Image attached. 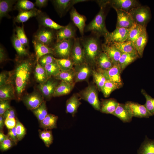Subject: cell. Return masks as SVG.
Segmentation results:
<instances>
[{"mask_svg":"<svg viewBox=\"0 0 154 154\" xmlns=\"http://www.w3.org/2000/svg\"><path fill=\"white\" fill-rule=\"evenodd\" d=\"M148 40V36L146 27H145L140 35L134 42V44L139 56L141 58Z\"/></svg>","mask_w":154,"mask_h":154,"instance_id":"cell-25","label":"cell"},{"mask_svg":"<svg viewBox=\"0 0 154 154\" xmlns=\"http://www.w3.org/2000/svg\"><path fill=\"white\" fill-rule=\"evenodd\" d=\"M10 100H0V115H3L5 112L11 107Z\"/></svg>","mask_w":154,"mask_h":154,"instance_id":"cell-53","label":"cell"},{"mask_svg":"<svg viewBox=\"0 0 154 154\" xmlns=\"http://www.w3.org/2000/svg\"><path fill=\"white\" fill-rule=\"evenodd\" d=\"M73 43L72 39L56 41L52 47L54 55L61 58H69L70 56Z\"/></svg>","mask_w":154,"mask_h":154,"instance_id":"cell-6","label":"cell"},{"mask_svg":"<svg viewBox=\"0 0 154 154\" xmlns=\"http://www.w3.org/2000/svg\"><path fill=\"white\" fill-rule=\"evenodd\" d=\"M128 12L134 23L143 27H146L151 18L150 9L147 6H138L132 9Z\"/></svg>","mask_w":154,"mask_h":154,"instance_id":"cell-4","label":"cell"},{"mask_svg":"<svg viewBox=\"0 0 154 154\" xmlns=\"http://www.w3.org/2000/svg\"><path fill=\"white\" fill-rule=\"evenodd\" d=\"M112 114L118 118L124 123L130 122L133 117L130 108L126 103H119Z\"/></svg>","mask_w":154,"mask_h":154,"instance_id":"cell-15","label":"cell"},{"mask_svg":"<svg viewBox=\"0 0 154 154\" xmlns=\"http://www.w3.org/2000/svg\"><path fill=\"white\" fill-rule=\"evenodd\" d=\"M70 15L71 20L78 27L80 34L83 35L85 27L86 17L79 13L74 7L72 8Z\"/></svg>","mask_w":154,"mask_h":154,"instance_id":"cell-19","label":"cell"},{"mask_svg":"<svg viewBox=\"0 0 154 154\" xmlns=\"http://www.w3.org/2000/svg\"><path fill=\"white\" fill-rule=\"evenodd\" d=\"M75 34V29L72 24L69 23L57 30L56 33V41L72 39Z\"/></svg>","mask_w":154,"mask_h":154,"instance_id":"cell-18","label":"cell"},{"mask_svg":"<svg viewBox=\"0 0 154 154\" xmlns=\"http://www.w3.org/2000/svg\"><path fill=\"white\" fill-rule=\"evenodd\" d=\"M84 0H55L52 1L58 12L62 15L67 12L72 6L77 3L86 1Z\"/></svg>","mask_w":154,"mask_h":154,"instance_id":"cell-20","label":"cell"},{"mask_svg":"<svg viewBox=\"0 0 154 154\" xmlns=\"http://www.w3.org/2000/svg\"><path fill=\"white\" fill-rule=\"evenodd\" d=\"M48 1L47 0H36L35 4L37 7L40 8L45 6Z\"/></svg>","mask_w":154,"mask_h":154,"instance_id":"cell-58","label":"cell"},{"mask_svg":"<svg viewBox=\"0 0 154 154\" xmlns=\"http://www.w3.org/2000/svg\"><path fill=\"white\" fill-rule=\"evenodd\" d=\"M7 135H5L3 131H0V143L3 142L6 137Z\"/></svg>","mask_w":154,"mask_h":154,"instance_id":"cell-60","label":"cell"},{"mask_svg":"<svg viewBox=\"0 0 154 154\" xmlns=\"http://www.w3.org/2000/svg\"><path fill=\"white\" fill-rule=\"evenodd\" d=\"M37 17L40 27L58 30L62 28L63 26L56 23L46 15L42 12Z\"/></svg>","mask_w":154,"mask_h":154,"instance_id":"cell-21","label":"cell"},{"mask_svg":"<svg viewBox=\"0 0 154 154\" xmlns=\"http://www.w3.org/2000/svg\"><path fill=\"white\" fill-rule=\"evenodd\" d=\"M56 60L61 70L66 71L73 69L74 64L71 59L56 58Z\"/></svg>","mask_w":154,"mask_h":154,"instance_id":"cell-46","label":"cell"},{"mask_svg":"<svg viewBox=\"0 0 154 154\" xmlns=\"http://www.w3.org/2000/svg\"><path fill=\"white\" fill-rule=\"evenodd\" d=\"M17 0H1L0 1V18L4 17H9V13L12 10L13 5Z\"/></svg>","mask_w":154,"mask_h":154,"instance_id":"cell-37","label":"cell"},{"mask_svg":"<svg viewBox=\"0 0 154 154\" xmlns=\"http://www.w3.org/2000/svg\"><path fill=\"white\" fill-rule=\"evenodd\" d=\"M144 27L134 23L130 29L127 41H131L134 43Z\"/></svg>","mask_w":154,"mask_h":154,"instance_id":"cell-39","label":"cell"},{"mask_svg":"<svg viewBox=\"0 0 154 154\" xmlns=\"http://www.w3.org/2000/svg\"><path fill=\"white\" fill-rule=\"evenodd\" d=\"M53 29L40 27L34 35V40L49 47L53 44L55 38Z\"/></svg>","mask_w":154,"mask_h":154,"instance_id":"cell-7","label":"cell"},{"mask_svg":"<svg viewBox=\"0 0 154 154\" xmlns=\"http://www.w3.org/2000/svg\"><path fill=\"white\" fill-rule=\"evenodd\" d=\"M80 97L88 102L95 110H100L101 102L95 87L92 86L87 87L82 92Z\"/></svg>","mask_w":154,"mask_h":154,"instance_id":"cell-8","label":"cell"},{"mask_svg":"<svg viewBox=\"0 0 154 154\" xmlns=\"http://www.w3.org/2000/svg\"><path fill=\"white\" fill-rule=\"evenodd\" d=\"M141 92L146 99V102L144 105L152 116L154 115V98L148 94L143 89L141 90Z\"/></svg>","mask_w":154,"mask_h":154,"instance_id":"cell-47","label":"cell"},{"mask_svg":"<svg viewBox=\"0 0 154 154\" xmlns=\"http://www.w3.org/2000/svg\"><path fill=\"white\" fill-rule=\"evenodd\" d=\"M11 40L13 46L19 56L23 57L29 55L28 50L18 38L15 33H13Z\"/></svg>","mask_w":154,"mask_h":154,"instance_id":"cell-35","label":"cell"},{"mask_svg":"<svg viewBox=\"0 0 154 154\" xmlns=\"http://www.w3.org/2000/svg\"><path fill=\"white\" fill-rule=\"evenodd\" d=\"M12 71H4L0 74V86L5 84L11 83Z\"/></svg>","mask_w":154,"mask_h":154,"instance_id":"cell-51","label":"cell"},{"mask_svg":"<svg viewBox=\"0 0 154 154\" xmlns=\"http://www.w3.org/2000/svg\"><path fill=\"white\" fill-rule=\"evenodd\" d=\"M33 43L35 50L37 62L40 57L44 55L51 54L54 55V51L52 47H49L34 40L33 41Z\"/></svg>","mask_w":154,"mask_h":154,"instance_id":"cell-23","label":"cell"},{"mask_svg":"<svg viewBox=\"0 0 154 154\" xmlns=\"http://www.w3.org/2000/svg\"><path fill=\"white\" fill-rule=\"evenodd\" d=\"M39 135L40 138L43 141L45 146L49 147L52 143L53 138L51 130L44 129L38 130Z\"/></svg>","mask_w":154,"mask_h":154,"instance_id":"cell-41","label":"cell"},{"mask_svg":"<svg viewBox=\"0 0 154 154\" xmlns=\"http://www.w3.org/2000/svg\"><path fill=\"white\" fill-rule=\"evenodd\" d=\"M75 73V70L73 69L66 71L61 70L59 74L54 77L57 80L74 84Z\"/></svg>","mask_w":154,"mask_h":154,"instance_id":"cell-38","label":"cell"},{"mask_svg":"<svg viewBox=\"0 0 154 154\" xmlns=\"http://www.w3.org/2000/svg\"><path fill=\"white\" fill-rule=\"evenodd\" d=\"M31 111L36 117L39 123L48 114L46 102L45 101H44L38 107Z\"/></svg>","mask_w":154,"mask_h":154,"instance_id":"cell-40","label":"cell"},{"mask_svg":"<svg viewBox=\"0 0 154 154\" xmlns=\"http://www.w3.org/2000/svg\"><path fill=\"white\" fill-rule=\"evenodd\" d=\"M22 99L27 108L31 110L38 107L45 101L42 94L37 91L26 94Z\"/></svg>","mask_w":154,"mask_h":154,"instance_id":"cell-10","label":"cell"},{"mask_svg":"<svg viewBox=\"0 0 154 154\" xmlns=\"http://www.w3.org/2000/svg\"><path fill=\"white\" fill-rule=\"evenodd\" d=\"M74 86V84L61 81L56 87L53 97H58L68 94L72 91Z\"/></svg>","mask_w":154,"mask_h":154,"instance_id":"cell-32","label":"cell"},{"mask_svg":"<svg viewBox=\"0 0 154 154\" xmlns=\"http://www.w3.org/2000/svg\"><path fill=\"white\" fill-rule=\"evenodd\" d=\"M96 63L99 69L102 70H108L114 65L107 54L103 52H101L97 57Z\"/></svg>","mask_w":154,"mask_h":154,"instance_id":"cell-34","label":"cell"},{"mask_svg":"<svg viewBox=\"0 0 154 154\" xmlns=\"http://www.w3.org/2000/svg\"><path fill=\"white\" fill-rule=\"evenodd\" d=\"M5 124V119L2 115H0V130L3 131Z\"/></svg>","mask_w":154,"mask_h":154,"instance_id":"cell-59","label":"cell"},{"mask_svg":"<svg viewBox=\"0 0 154 154\" xmlns=\"http://www.w3.org/2000/svg\"><path fill=\"white\" fill-rule=\"evenodd\" d=\"M120 88L117 84L110 80H106L101 90L105 97H109L111 93L115 90Z\"/></svg>","mask_w":154,"mask_h":154,"instance_id":"cell-43","label":"cell"},{"mask_svg":"<svg viewBox=\"0 0 154 154\" xmlns=\"http://www.w3.org/2000/svg\"><path fill=\"white\" fill-rule=\"evenodd\" d=\"M34 65L33 60L28 57L18 60L12 71L11 82L13 85L17 99L20 100L29 81Z\"/></svg>","mask_w":154,"mask_h":154,"instance_id":"cell-1","label":"cell"},{"mask_svg":"<svg viewBox=\"0 0 154 154\" xmlns=\"http://www.w3.org/2000/svg\"><path fill=\"white\" fill-rule=\"evenodd\" d=\"M49 78L57 75L60 72L61 69L56 62L46 65L44 67Z\"/></svg>","mask_w":154,"mask_h":154,"instance_id":"cell-44","label":"cell"},{"mask_svg":"<svg viewBox=\"0 0 154 154\" xmlns=\"http://www.w3.org/2000/svg\"><path fill=\"white\" fill-rule=\"evenodd\" d=\"M7 56L5 49L3 47L0 45V62L1 63L8 60Z\"/></svg>","mask_w":154,"mask_h":154,"instance_id":"cell-57","label":"cell"},{"mask_svg":"<svg viewBox=\"0 0 154 154\" xmlns=\"http://www.w3.org/2000/svg\"><path fill=\"white\" fill-rule=\"evenodd\" d=\"M56 62V58L51 54H47L40 57L38 62L43 67L46 65Z\"/></svg>","mask_w":154,"mask_h":154,"instance_id":"cell-50","label":"cell"},{"mask_svg":"<svg viewBox=\"0 0 154 154\" xmlns=\"http://www.w3.org/2000/svg\"><path fill=\"white\" fill-rule=\"evenodd\" d=\"M92 74L94 80L98 88L101 90L104 86L106 80L103 74L99 71L93 70Z\"/></svg>","mask_w":154,"mask_h":154,"instance_id":"cell-45","label":"cell"},{"mask_svg":"<svg viewBox=\"0 0 154 154\" xmlns=\"http://www.w3.org/2000/svg\"><path fill=\"white\" fill-rule=\"evenodd\" d=\"M74 81L75 82L82 81L86 79L89 76L91 69L88 64L85 62L80 65L75 66Z\"/></svg>","mask_w":154,"mask_h":154,"instance_id":"cell-22","label":"cell"},{"mask_svg":"<svg viewBox=\"0 0 154 154\" xmlns=\"http://www.w3.org/2000/svg\"><path fill=\"white\" fill-rule=\"evenodd\" d=\"M129 29L123 28L116 27L113 31L109 33L104 37L105 43L110 44L127 41Z\"/></svg>","mask_w":154,"mask_h":154,"instance_id":"cell-9","label":"cell"},{"mask_svg":"<svg viewBox=\"0 0 154 154\" xmlns=\"http://www.w3.org/2000/svg\"><path fill=\"white\" fill-rule=\"evenodd\" d=\"M100 7L104 8L109 4L114 9L122 10L129 12L132 9L141 5L135 0H111L98 1Z\"/></svg>","mask_w":154,"mask_h":154,"instance_id":"cell-5","label":"cell"},{"mask_svg":"<svg viewBox=\"0 0 154 154\" xmlns=\"http://www.w3.org/2000/svg\"><path fill=\"white\" fill-rule=\"evenodd\" d=\"M81 103L78 96L73 94L67 100L66 103V112L74 117Z\"/></svg>","mask_w":154,"mask_h":154,"instance_id":"cell-26","label":"cell"},{"mask_svg":"<svg viewBox=\"0 0 154 154\" xmlns=\"http://www.w3.org/2000/svg\"><path fill=\"white\" fill-rule=\"evenodd\" d=\"M35 78L39 84L44 83L49 78L44 68L37 62L34 71Z\"/></svg>","mask_w":154,"mask_h":154,"instance_id":"cell-36","label":"cell"},{"mask_svg":"<svg viewBox=\"0 0 154 154\" xmlns=\"http://www.w3.org/2000/svg\"><path fill=\"white\" fill-rule=\"evenodd\" d=\"M104 75L106 80L111 81L115 83L120 87L123 83L121 79L120 69L118 65H114L110 68L106 70L98 69Z\"/></svg>","mask_w":154,"mask_h":154,"instance_id":"cell-12","label":"cell"},{"mask_svg":"<svg viewBox=\"0 0 154 154\" xmlns=\"http://www.w3.org/2000/svg\"><path fill=\"white\" fill-rule=\"evenodd\" d=\"M7 135L15 145L17 144L18 141L15 127L13 128L9 129Z\"/></svg>","mask_w":154,"mask_h":154,"instance_id":"cell-54","label":"cell"},{"mask_svg":"<svg viewBox=\"0 0 154 154\" xmlns=\"http://www.w3.org/2000/svg\"><path fill=\"white\" fill-rule=\"evenodd\" d=\"M112 44L122 53L138 54L134 43L131 41H126L123 42H115Z\"/></svg>","mask_w":154,"mask_h":154,"instance_id":"cell-29","label":"cell"},{"mask_svg":"<svg viewBox=\"0 0 154 154\" xmlns=\"http://www.w3.org/2000/svg\"><path fill=\"white\" fill-rule=\"evenodd\" d=\"M57 116L49 114L40 123V127L44 129L51 130L57 128Z\"/></svg>","mask_w":154,"mask_h":154,"instance_id":"cell-30","label":"cell"},{"mask_svg":"<svg viewBox=\"0 0 154 154\" xmlns=\"http://www.w3.org/2000/svg\"><path fill=\"white\" fill-rule=\"evenodd\" d=\"M125 103L130 108L133 117L148 118L152 116L144 105L130 101L127 102Z\"/></svg>","mask_w":154,"mask_h":154,"instance_id":"cell-17","label":"cell"},{"mask_svg":"<svg viewBox=\"0 0 154 154\" xmlns=\"http://www.w3.org/2000/svg\"><path fill=\"white\" fill-rule=\"evenodd\" d=\"M15 34L18 38L25 46H28V40L25 35L23 26L22 27L16 26L15 29Z\"/></svg>","mask_w":154,"mask_h":154,"instance_id":"cell-48","label":"cell"},{"mask_svg":"<svg viewBox=\"0 0 154 154\" xmlns=\"http://www.w3.org/2000/svg\"><path fill=\"white\" fill-rule=\"evenodd\" d=\"M16 123V118H6L5 119V125L8 129L15 127Z\"/></svg>","mask_w":154,"mask_h":154,"instance_id":"cell-55","label":"cell"},{"mask_svg":"<svg viewBox=\"0 0 154 154\" xmlns=\"http://www.w3.org/2000/svg\"><path fill=\"white\" fill-rule=\"evenodd\" d=\"M16 131L18 141L21 140L25 137L26 133V130L23 125L17 118H16Z\"/></svg>","mask_w":154,"mask_h":154,"instance_id":"cell-49","label":"cell"},{"mask_svg":"<svg viewBox=\"0 0 154 154\" xmlns=\"http://www.w3.org/2000/svg\"><path fill=\"white\" fill-rule=\"evenodd\" d=\"M104 8L100 10L94 18L87 26L85 31H90L98 37L106 36L109 32L106 27Z\"/></svg>","mask_w":154,"mask_h":154,"instance_id":"cell-3","label":"cell"},{"mask_svg":"<svg viewBox=\"0 0 154 154\" xmlns=\"http://www.w3.org/2000/svg\"><path fill=\"white\" fill-rule=\"evenodd\" d=\"M137 154H154V139L146 136L138 150Z\"/></svg>","mask_w":154,"mask_h":154,"instance_id":"cell-33","label":"cell"},{"mask_svg":"<svg viewBox=\"0 0 154 154\" xmlns=\"http://www.w3.org/2000/svg\"><path fill=\"white\" fill-rule=\"evenodd\" d=\"M15 145V143L7 135L4 140L1 143H0V149L2 151H6L10 149Z\"/></svg>","mask_w":154,"mask_h":154,"instance_id":"cell-52","label":"cell"},{"mask_svg":"<svg viewBox=\"0 0 154 154\" xmlns=\"http://www.w3.org/2000/svg\"><path fill=\"white\" fill-rule=\"evenodd\" d=\"M80 42L78 38H74L70 56L75 66L85 62L84 52Z\"/></svg>","mask_w":154,"mask_h":154,"instance_id":"cell-11","label":"cell"},{"mask_svg":"<svg viewBox=\"0 0 154 154\" xmlns=\"http://www.w3.org/2000/svg\"><path fill=\"white\" fill-rule=\"evenodd\" d=\"M13 85L9 83L0 86V100H11L16 98Z\"/></svg>","mask_w":154,"mask_h":154,"instance_id":"cell-24","label":"cell"},{"mask_svg":"<svg viewBox=\"0 0 154 154\" xmlns=\"http://www.w3.org/2000/svg\"><path fill=\"white\" fill-rule=\"evenodd\" d=\"M4 119L15 118V110L11 107L7 110L2 115Z\"/></svg>","mask_w":154,"mask_h":154,"instance_id":"cell-56","label":"cell"},{"mask_svg":"<svg viewBox=\"0 0 154 154\" xmlns=\"http://www.w3.org/2000/svg\"><path fill=\"white\" fill-rule=\"evenodd\" d=\"M14 7L19 12L25 11L34 8L35 4L29 0H19L17 1Z\"/></svg>","mask_w":154,"mask_h":154,"instance_id":"cell-42","label":"cell"},{"mask_svg":"<svg viewBox=\"0 0 154 154\" xmlns=\"http://www.w3.org/2000/svg\"><path fill=\"white\" fill-rule=\"evenodd\" d=\"M58 85L57 82L51 77L44 83L39 84L38 87L44 99L48 100L53 96Z\"/></svg>","mask_w":154,"mask_h":154,"instance_id":"cell-13","label":"cell"},{"mask_svg":"<svg viewBox=\"0 0 154 154\" xmlns=\"http://www.w3.org/2000/svg\"><path fill=\"white\" fill-rule=\"evenodd\" d=\"M83 49L85 62L96 63L97 58L101 52L99 41L97 38L90 37L81 40Z\"/></svg>","mask_w":154,"mask_h":154,"instance_id":"cell-2","label":"cell"},{"mask_svg":"<svg viewBox=\"0 0 154 154\" xmlns=\"http://www.w3.org/2000/svg\"><path fill=\"white\" fill-rule=\"evenodd\" d=\"M103 52L107 55L114 65H118L122 53L112 44L104 43L101 46Z\"/></svg>","mask_w":154,"mask_h":154,"instance_id":"cell-16","label":"cell"},{"mask_svg":"<svg viewBox=\"0 0 154 154\" xmlns=\"http://www.w3.org/2000/svg\"><path fill=\"white\" fill-rule=\"evenodd\" d=\"M119 104L116 100L113 98L102 100L101 102L100 111L103 113L112 114Z\"/></svg>","mask_w":154,"mask_h":154,"instance_id":"cell-27","label":"cell"},{"mask_svg":"<svg viewBox=\"0 0 154 154\" xmlns=\"http://www.w3.org/2000/svg\"><path fill=\"white\" fill-rule=\"evenodd\" d=\"M115 9L117 15L116 27L130 29L134 22L129 13L121 9Z\"/></svg>","mask_w":154,"mask_h":154,"instance_id":"cell-14","label":"cell"},{"mask_svg":"<svg viewBox=\"0 0 154 154\" xmlns=\"http://www.w3.org/2000/svg\"><path fill=\"white\" fill-rule=\"evenodd\" d=\"M41 12L35 8L30 10L19 12L18 15L14 18V21L18 23L25 22L31 18L37 17Z\"/></svg>","mask_w":154,"mask_h":154,"instance_id":"cell-28","label":"cell"},{"mask_svg":"<svg viewBox=\"0 0 154 154\" xmlns=\"http://www.w3.org/2000/svg\"><path fill=\"white\" fill-rule=\"evenodd\" d=\"M139 57L138 54L122 53L119 58L118 65L121 72L129 64Z\"/></svg>","mask_w":154,"mask_h":154,"instance_id":"cell-31","label":"cell"}]
</instances>
